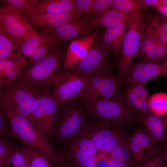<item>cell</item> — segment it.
Returning a JSON list of instances; mask_svg holds the SVG:
<instances>
[{
	"label": "cell",
	"mask_w": 167,
	"mask_h": 167,
	"mask_svg": "<svg viewBox=\"0 0 167 167\" xmlns=\"http://www.w3.org/2000/svg\"><path fill=\"white\" fill-rule=\"evenodd\" d=\"M15 53L14 42L6 33L0 32V60L8 58Z\"/></svg>",
	"instance_id": "33"
},
{
	"label": "cell",
	"mask_w": 167,
	"mask_h": 167,
	"mask_svg": "<svg viewBox=\"0 0 167 167\" xmlns=\"http://www.w3.org/2000/svg\"><path fill=\"white\" fill-rule=\"evenodd\" d=\"M82 103L98 123H113L131 128L136 123L142 122V119L130 110L122 99L103 98Z\"/></svg>",
	"instance_id": "4"
},
{
	"label": "cell",
	"mask_w": 167,
	"mask_h": 167,
	"mask_svg": "<svg viewBox=\"0 0 167 167\" xmlns=\"http://www.w3.org/2000/svg\"><path fill=\"white\" fill-rule=\"evenodd\" d=\"M0 108L9 122L14 138L22 147L31 148L46 156L53 164L60 167L62 156L52 146L49 140L28 119L17 113L5 100L0 96Z\"/></svg>",
	"instance_id": "1"
},
{
	"label": "cell",
	"mask_w": 167,
	"mask_h": 167,
	"mask_svg": "<svg viewBox=\"0 0 167 167\" xmlns=\"http://www.w3.org/2000/svg\"><path fill=\"white\" fill-rule=\"evenodd\" d=\"M14 138L10 125L0 108V140L11 141Z\"/></svg>",
	"instance_id": "38"
},
{
	"label": "cell",
	"mask_w": 167,
	"mask_h": 167,
	"mask_svg": "<svg viewBox=\"0 0 167 167\" xmlns=\"http://www.w3.org/2000/svg\"><path fill=\"white\" fill-rule=\"evenodd\" d=\"M109 53L102 45L99 35L86 56L67 71L76 75L92 76L110 71Z\"/></svg>",
	"instance_id": "11"
},
{
	"label": "cell",
	"mask_w": 167,
	"mask_h": 167,
	"mask_svg": "<svg viewBox=\"0 0 167 167\" xmlns=\"http://www.w3.org/2000/svg\"><path fill=\"white\" fill-rule=\"evenodd\" d=\"M91 115L78 98L60 106L56 115L52 139L62 146L85 132L94 123L91 122Z\"/></svg>",
	"instance_id": "2"
},
{
	"label": "cell",
	"mask_w": 167,
	"mask_h": 167,
	"mask_svg": "<svg viewBox=\"0 0 167 167\" xmlns=\"http://www.w3.org/2000/svg\"><path fill=\"white\" fill-rule=\"evenodd\" d=\"M128 147L134 167H139L147 155L159 148L143 125L134 129L129 139Z\"/></svg>",
	"instance_id": "15"
},
{
	"label": "cell",
	"mask_w": 167,
	"mask_h": 167,
	"mask_svg": "<svg viewBox=\"0 0 167 167\" xmlns=\"http://www.w3.org/2000/svg\"><path fill=\"white\" fill-rule=\"evenodd\" d=\"M121 83L110 71L95 75L91 77L78 99L83 103L103 98L121 99Z\"/></svg>",
	"instance_id": "7"
},
{
	"label": "cell",
	"mask_w": 167,
	"mask_h": 167,
	"mask_svg": "<svg viewBox=\"0 0 167 167\" xmlns=\"http://www.w3.org/2000/svg\"><path fill=\"white\" fill-rule=\"evenodd\" d=\"M158 0H139L140 10L151 6H154Z\"/></svg>",
	"instance_id": "45"
},
{
	"label": "cell",
	"mask_w": 167,
	"mask_h": 167,
	"mask_svg": "<svg viewBox=\"0 0 167 167\" xmlns=\"http://www.w3.org/2000/svg\"><path fill=\"white\" fill-rule=\"evenodd\" d=\"M164 155L165 167H167V143L161 149Z\"/></svg>",
	"instance_id": "47"
},
{
	"label": "cell",
	"mask_w": 167,
	"mask_h": 167,
	"mask_svg": "<svg viewBox=\"0 0 167 167\" xmlns=\"http://www.w3.org/2000/svg\"><path fill=\"white\" fill-rule=\"evenodd\" d=\"M113 0H94L88 15H96L111 9Z\"/></svg>",
	"instance_id": "39"
},
{
	"label": "cell",
	"mask_w": 167,
	"mask_h": 167,
	"mask_svg": "<svg viewBox=\"0 0 167 167\" xmlns=\"http://www.w3.org/2000/svg\"><path fill=\"white\" fill-rule=\"evenodd\" d=\"M25 17L33 29L40 28L43 34H46L52 32L61 24L82 16L73 12L64 13H39Z\"/></svg>",
	"instance_id": "16"
},
{
	"label": "cell",
	"mask_w": 167,
	"mask_h": 167,
	"mask_svg": "<svg viewBox=\"0 0 167 167\" xmlns=\"http://www.w3.org/2000/svg\"><path fill=\"white\" fill-rule=\"evenodd\" d=\"M153 7L161 15L167 17V0H158Z\"/></svg>",
	"instance_id": "44"
},
{
	"label": "cell",
	"mask_w": 167,
	"mask_h": 167,
	"mask_svg": "<svg viewBox=\"0 0 167 167\" xmlns=\"http://www.w3.org/2000/svg\"><path fill=\"white\" fill-rule=\"evenodd\" d=\"M126 25L127 32L122 53L117 63L118 67L117 76L121 83L133 60L137 55L146 27L140 11L132 14Z\"/></svg>",
	"instance_id": "5"
},
{
	"label": "cell",
	"mask_w": 167,
	"mask_h": 167,
	"mask_svg": "<svg viewBox=\"0 0 167 167\" xmlns=\"http://www.w3.org/2000/svg\"><path fill=\"white\" fill-rule=\"evenodd\" d=\"M28 163L24 149L23 147L19 146L10 158L9 166L10 167H25Z\"/></svg>",
	"instance_id": "37"
},
{
	"label": "cell",
	"mask_w": 167,
	"mask_h": 167,
	"mask_svg": "<svg viewBox=\"0 0 167 167\" xmlns=\"http://www.w3.org/2000/svg\"><path fill=\"white\" fill-rule=\"evenodd\" d=\"M75 10V0H43L35 9L24 15L43 13H70L74 12Z\"/></svg>",
	"instance_id": "22"
},
{
	"label": "cell",
	"mask_w": 167,
	"mask_h": 167,
	"mask_svg": "<svg viewBox=\"0 0 167 167\" xmlns=\"http://www.w3.org/2000/svg\"><path fill=\"white\" fill-rule=\"evenodd\" d=\"M0 28L14 42L16 50L21 41L36 33L23 14L5 3L0 9Z\"/></svg>",
	"instance_id": "12"
},
{
	"label": "cell",
	"mask_w": 167,
	"mask_h": 167,
	"mask_svg": "<svg viewBox=\"0 0 167 167\" xmlns=\"http://www.w3.org/2000/svg\"><path fill=\"white\" fill-rule=\"evenodd\" d=\"M56 40L51 38L43 43L36 49L34 53L29 57L28 61L29 66L41 60L45 57L50 52L52 45L56 43Z\"/></svg>",
	"instance_id": "31"
},
{
	"label": "cell",
	"mask_w": 167,
	"mask_h": 167,
	"mask_svg": "<svg viewBox=\"0 0 167 167\" xmlns=\"http://www.w3.org/2000/svg\"><path fill=\"white\" fill-rule=\"evenodd\" d=\"M94 167H109L108 157L102 153L98 154Z\"/></svg>",
	"instance_id": "43"
},
{
	"label": "cell",
	"mask_w": 167,
	"mask_h": 167,
	"mask_svg": "<svg viewBox=\"0 0 167 167\" xmlns=\"http://www.w3.org/2000/svg\"><path fill=\"white\" fill-rule=\"evenodd\" d=\"M139 167H165L162 150L157 148L148 154L142 161Z\"/></svg>",
	"instance_id": "29"
},
{
	"label": "cell",
	"mask_w": 167,
	"mask_h": 167,
	"mask_svg": "<svg viewBox=\"0 0 167 167\" xmlns=\"http://www.w3.org/2000/svg\"><path fill=\"white\" fill-rule=\"evenodd\" d=\"M91 77L67 71L54 75L51 80L52 93L59 106L79 98Z\"/></svg>",
	"instance_id": "6"
},
{
	"label": "cell",
	"mask_w": 167,
	"mask_h": 167,
	"mask_svg": "<svg viewBox=\"0 0 167 167\" xmlns=\"http://www.w3.org/2000/svg\"><path fill=\"white\" fill-rule=\"evenodd\" d=\"M59 107L51 92L40 93L32 109L31 122L49 140L52 139L55 117Z\"/></svg>",
	"instance_id": "10"
},
{
	"label": "cell",
	"mask_w": 167,
	"mask_h": 167,
	"mask_svg": "<svg viewBox=\"0 0 167 167\" xmlns=\"http://www.w3.org/2000/svg\"><path fill=\"white\" fill-rule=\"evenodd\" d=\"M145 14V19L143 18L146 26L155 37L167 47V17L155 13Z\"/></svg>",
	"instance_id": "23"
},
{
	"label": "cell",
	"mask_w": 167,
	"mask_h": 167,
	"mask_svg": "<svg viewBox=\"0 0 167 167\" xmlns=\"http://www.w3.org/2000/svg\"><path fill=\"white\" fill-rule=\"evenodd\" d=\"M163 119L151 111L144 115L143 125L156 145L161 149L167 143V114Z\"/></svg>",
	"instance_id": "19"
},
{
	"label": "cell",
	"mask_w": 167,
	"mask_h": 167,
	"mask_svg": "<svg viewBox=\"0 0 167 167\" xmlns=\"http://www.w3.org/2000/svg\"><path fill=\"white\" fill-rule=\"evenodd\" d=\"M126 32L125 22L108 28L101 36L102 45L110 53L121 55Z\"/></svg>",
	"instance_id": "20"
},
{
	"label": "cell",
	"mask_w": 167,
	"mask_h": 167,
	"mask_svg": "<svg viewBox=\"0 0 167 167\" xmlns=\"http://www.w3.org/2000/svg\"><path fill=\"white\" fill-rule=\"evenodd\" d=\"M111 9L131 14L140 11L139 0H113Z\"/></svg>",
	"instance_id": "30"
},
{
	"label": "cell",
	"mask_w": 167,
	"mask_h": 167,
	"mask_svg": "<svg viewBox=\"0 0 167 167\" xmlns=\"http://www.w3.org/2000/svg\"><path fill=\"white\" fill-rule=\"evenodd\" d=\"M40 93H41L15 80L1 87L0 96L5 100L9 106L17 113L31 122L32 109Z\"/></svg>",
	"instance_id": "8"
},
{
	"label": "cell",
	"mask_w": 167,
	"mask_h": 167,
	"mask_svg": "<svg viewBox=\"0 0 167 167\" xmlns=\"http://www.w3.org/2000/svg\"><path fill=\"white\" fill-rule=\"evenodd\" d=\"M99 35L97 32L94 31L87 36L72 40L67 48L63 68L69 70L83 59Z\"/></svg>",
	"instance_id": "18"
},
{
	"label": "cell",
	"mask_w": 167,
	"mask_h": 167,
	"mask_svg": "<svg viewBox=\"0 0 167 167\" xmlns=\"http://www.w3.org/2000/svg\"><path fill=\"white\" fill-rule=\"evenodd\" d=\"M150 110L160 116L167 114V93L158 92L150 96L148 99Z\"/></svg>",
	"instance_id": "26"
},
{
	"label": "cell",
	"mask_w": 167,
	"mask_h": 167,
	"mask_svg": "<svg viewBox=\"0 0 167 167\" xmlns=\"http://www.w3.org/2000/svg\"><path fill=\"white\" fill-rule=\"evenodd\" d=\"M5 3L25 15L35 9L40 1L38 0H6Z\"/></svg>",
	"instance_id": "32"
},
{
	"label": "cell",
	"mask_w": 167,
	"mask_h": 167,
	"mask_svg": "<svg viewBox=\"0 0 167 167\" xmlns=\"http://www.w3.org/2000/svg\"><path fill=\"white\" fill-rule=\"evenodd\" d=\"M108 158L109 167H134L132 163L116 158Z\"/></svg>",
	"instance_id": "42"
},
{
	"label": "cell",
	"mask_w": 167,
	"mask_h": 167,
	"mask_svg": "<svg viewBox=\"0 0 167 167\" xmlns=\"http://www.w3.org/2000/svg\"><path fill=\"white\" fill-rule=\"evenodd\" d=\"M131 15L110 9L90 19V26L92 28L95 26L109 28L122 22L126 23Z\"/></svg>",
	"instance_id": "21"
},
{
	"label": "cell",
	"mask_w": 167,
	"mask_h": 167,
	"mask_svg": "<svg viewBox=\"0 0 167 167\" xmlns=\"http://www.w3.org/2000/svg\"><path fill=\"white\" fill-rule=\"evenodd\" d=\"M29 66L28 61L22 60L16 54L9 58L0 60V71L19 67Z\"/></svg>",
	"instance_id": "36"
},
{
	"label": "cell",
	"mask_w": 167,
	"mask_h": 167,
	"mask_svg": "<svg viewBox=\"0 0 167 167\" xmlns=\"http://www.w3.org/2000/svg\"><path fill=\"white\" fill-rule=\"evenodd\" d=\"M121 98L129 109L142 119L144 115L150 111L149 99L139 97L126 89L121 95Z\"/></svg>",
	"instance_id": "24"
},
{
	"label": "cell",
	"mask_w": 167,
	"mask_h": 167,
	"mask_svg": "<svg viewBox=\"0 0 167 167\" xmlns=\"http://www.w3.org/2000/svg\"><path fill=\"white\" fill-rule=\"evenodd\" d=\"M48 38L36 33L20 41L16 50V53L23 60L28 61L26 59L30 57L39 46L47 41Z\"/></svg>",
	"instance_id": "25"
},
{
	"label": "cell",
	"mask_w": 167,
	"mask_h": 167,
	"mask_svg": "<svg viewBox=\"0 0 167 167\" xmlns=\"http://www.w3.org/2000/svg\"><path fill=\"white\" fill-rule=\"evenodd\" d=\"M88 16H83L61 24L56 28L49 35L58 41L65 42L81 38L92 34Z\"/></svg>",
	"instance_id": "17"
},
{
	"label": "cell",
	"mask_w": 167,
	"mask_h": 167,
	"mask_svg": "<svg viewBox=\"0 0 167 167\" xmlns=\"http://www.w3.org/2000/svg\"><path fill=\"white\" fill-rule=\"evenodd\" d=\"M110 124L96 122L86 131L98 151L107 157L115 148L128 139L130 136L118 127L114 130L111 129Z\"/></svg>",
	"instance_id": "13"
},
{
	"label": "cell",
	"mask_w": 167,
	"mask_h": 167,
	"mask_svg": "<svg viewBox=\"0 0 167 167\" xmlns=\"http://www.w3.org/2000/svg\"><path fill=\"white\" fill-rule=\"evenodd\" d=\"M160 62H142L132 63L123 80L127 85L133 84H144L155 78L167 76V57Z\"/></svg>",
	"instance_id": "14"
},
{
	"label": "cell",
	"mask_w": 167,
	"mask_h": 167,
	"mask_svg": "<svg viewBox=\"0 0 167 167\" xmlns=\"http://www.w3.org/2000/svg\"><path fill=\"white\" fill-rule=\"evenodd\" d=\"M11 141L0 140V167H7L10 158L19 147Z\"/></svg>",
	"instance_id": "28"
},
{
	"label": "cell",
	"mask_w": 167,
	"mask_h": 167,
	"mask_svg": "<svg viewBox=\"0 0 167 167\" xmlns=\"http://www.w3.org/2000/svg\"><path fill=\"white\" fill-rule=\"evenodd\" d=\"M94 0H75L74 12L81 16L88 15Z\"/></svg>",
	"instance_id": "40"
},
{
	"label": "cell",
	"mask_w": 167,
	"mask_h": 167,
	"mask_svg": "<svg viewBox=\"0 0 167 167\" xmlns=\"http://www.w3.org/2000/svg\"><path fill=\"white\" fill-rule=\"evenodd\" d=\"M155 38L150 29L146 27L137 56L142 59L155 47Z\"/></svg>",
	"instance_id": "34"
},
{
	"label": "cell",
	"mask_w": 167,
	"mask_h": 167,
	"mask_svg": "<svg viewBox=\"0 0 167 167\" xmlns=\"http://www.w3.org/2000/svg\"><path fill=\"white\" fill-rule=\"evenodd\" d=\"M126 89L142 98L149 99L150 97L149 91L144 84H131L127 85Z\"/></svg>",
	"instance_id": "41"
},
{
	"label": "cell",
	"mask_w": 167,
	"mask_h": 167,
	"mask_svg": "<svg viewBox=\"0 0 167 167\" xmlns=\"http://www.w3.org/2000/svg\"><path fill=\"white\" fill-rule=\"evenodd\" d=\"M61 154L62 158L61 167H76L66 157L62 154Z\"/></svg>",
	"instance_id": "46"
},
{
	"label": "cell",
	"mask_w": 167,
	"mask_h": 167,
	"mask_svg": "<svg viewBox=\"0 0 167 167\" xmlns=\"http://www.w3.org/2000/svg\"><path fill=\"white\" fill-rule=\"evenodd\" d=\"M62 58L61 50L52 49L43 59L25 68L16 80L39 93L51 92L52 79L54 75L60 72Z\"/></svg>",
	"instance_id": "3"
},
{
	"label": "cell",
	"mask_w": 167,
	"mask_h": 167,
	"mask_svg": "<svg viewBox=\"0 0 167 167\" xmlns=\"http://www.w3.org/2000/svg\"><path fill=\"white\" fill-rule=\"evenodd\" d=\"M59 151L76 167H94L97 150L86 131L61 146Z\"/></svg>",
	"instance_id": "9"
},
{
	"label": "cell",
	"mask_w": 167,
	"mask_h": 167,
	"mask_svg": "<svg viewBox=\"0 0 167 167\" xmlns=\"http://www.w3.org/2000/svg\"><path fill=\"white\" fill-rule=\"evenodd\" d=\"M19 67L0 71V87L7 85L17 80L25 68Z\"/></svg>",
	"instance_id": "35"
},
{
	"label": "cell",
	"mask_w": 167,
	"mask_h": 167,
	"mask_svg": "<svg viewBox=\"0 0 167 167\" xmlns=\"http://www.w3.org/2000/svg\"><path fill=\"white\" fill-rule=\"evenodd\" d=\"M22 147L26 153L30 167H54L50 160L41 152L31 148Z\"/></svg>",
	"instance_id": "27"
}]
</instances>
